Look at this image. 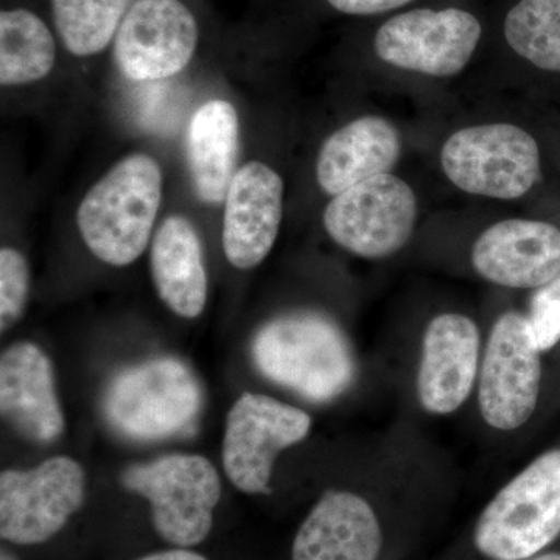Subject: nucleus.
Segmentation results:
<instances>
[{
  "label": "nucleus",
  "mask_w": 560,
  "mask_h": 560,
  "mask_svg": "<svg viewBox=\"0 0 560 560\" xmlns=\"http://www.w3.org/2000/svg\"><path fill=\"white\" fill-rule=\"evenodd\" d=\"M241 127L230 102L210 101L197 109L187 132V161L198 200H226L237 168Z\"/></svg>",
  "instance_id": "obj_20"
},
{
  "label": "nucleus",
  "mask_w": 560,
  "mask_h": 560,
  "mask_svg": "<svg viewBox=\"0 0 560 560\" xmlns=\"http://www.w3.org/2000/svg\"><path fill=\"white\" fill-rule=\"evenodd\" d=\"M541 350L525 315L506 312L495 320L478 375V407L492 429H521L539 404Z\"/></svg>",
  "instance_id": "obj_10"
},
{
  "label": "nucleus",
  "mask_w": 560,
  "mask_h": 560,
  "mask_svg": "<svg viewBox=\"0 0 560 560\" xmlns=\"http://www.w3.org/2000/svg\"><path fill=\"white\" fill-rule=\"evenodd\" d=\"M86 474L79 460L54 456L0 475V537L14 547L46 544L81 510Z\"/></svg>",
  "instance_id": "obj_7"
},
{
  "label": "nucleus",
  "mask_w": 560,
  "mask_h": 560,
  "mask_svg": "<svg viewBox=\"0 0 560 560\" xmlns=\"http://www.w3.org/2000/svg\"><path fill=\"white\" fill-rule=\"evenodd\" d=\"M471 265L495 285L539 289L560 275V230L547 221H499L474 243Z\"/></svg>",
  "instance_id": "obj_15"
},
{
  "label": "nucleus",
  "mask_w": 560,
  "mask_h": 560,
  "mask_svg": "<svg viewBox=\"0 0 560 560\" xmlns=\"http://www.w3.org/2000/svg\"><path fill=\"white\" fill-rule=\"evenodd\" d=\"M534 340L541 352H548L560 341V275L534 293L526 315Z\"/></svg>",
  "instance_id": "obj_25"
},
{
  "label": "nucleus",
  "mask_w": 560,
  "mask_h": 560,
  "mask_svg": "<svg viewBox=\"0 0 560 560\" xmlns=\"http://www.w3.org/2000/svg\"><path fill=\"white\" fill-rule=\"evenodd\" d=\"M197 44V20L180 0H136L114 38V60L128 80L151 83L183 72Z\"/></svg>",
  "instance_id": "obj_12"
},
{
  "label": "nucleus",
  "mask_w": 560,
  "mask_h": 560,
  "mask_svg": "<svg viewBox=\"0 0 560 560\" xmlns=\"http://www.w3.org/2000/svg\"><path fill=\"white\" fill-rule=\"evenodd\" d=\"M400 151L399 131L389 120L360 117L324 140L316 160V180L327 195L337 197L363 180L389 173Z\"/></svg>",
  "instance_id": "obj_18"
},
{
  "label": "nucleus",
  "mask_w": 560,
  "mask_h": 560,
  "mask_svg": "<svg viewBox=\"0 0 560 560\" xmlns=\"http://www.w3.org/2000/svg\"><path fill=\"white\" fill-rule=\"evenodd\" d=\"M151 276L162 302L180 318L200 316L208 301V271L200 235L184 217H168L151 245Z\"/></svg>",
  "instance_id": "obj_19"
},
{
  "label": "nucleus",
  "mask_w": 560,
  "mask_h": 560,
  "mask_svg": "<svg viewBox=\"0 0 560 560\" xmlns=\"http://www.w3.org/2000/svg\"><path fill=\"white\" fill-rule=\"evenodd\" d=\"M57 46L46 24L28 10L0 14V83L21 86L49 75Z\"/></svg>",
  "instance_id": "obj_21"
},
{
  "label": "nucleus",
  "mask_w": 560,
  "mask_h": 560,
  "mask_svg": "<svg viewBox=\"0 0 560 560\" xmlns=\"http://www.w3.org/2000/svg\"><path fill=\"white\" fill-rule=\"evenodd\" d=\"M477 324L459 313H442L427 326L418 370V397L429 415L447 416L469 399L480 375Z\"/></svg>",
  "instance_id": "obj_13"
},
{
  "label": "nucleus",
  "mask_w": 560,
  "mask_h": 560,
  "mask_svg": "<svg viewBox=\"0 0 560 560\" xmlns=\"http://www.w3.org/2000/svg\"><path fill=\"white\" fill-rule=\"evenodd\" d=\"M441 165L453 186L495 200H517L540 176L536 139L511 124L463 128L441 150Z\"/></svg>",
  "instance_id": "obj_6"
},
{
  "label": "nucleus",
  "mask_w": 560,
  "mask_h": 560,
  "mask_svg": "<svg viewBox=\"0 0 560 560\" xmlns=\"http://www.w3.org/2000/svg\"><path fill=\"white\" fill-rule=\"evenodd\" d=\"M528 560H560V552H540Z\"/></svg>",
  "instance_id": "obj_28"
},
{
  "label": "nucleus",
  "mask_w": 560,
  "mask_h": 560,
  "mask_svg": "<svg viewBox=\"0 0 560 560\" xmlns=\"http://www.w3.org/2000/svg\"><path fill=\"white\" fill-rule=\"evenodd\" d=\"M504 36L530 65L560 72V0H521L508 13Z\"/></svg>",
  "instance_id": "obj_23"
},
{
  "label": "nucleus",
  "mask_w": 560,
  "mask_h": 560,
  "mask_svg": "<svg viewBox=\"0 0 560 560\" xmlns=\"http://www.w3.org/2000/svg\"><path fill=\"white\" fill-rule=\"evenodd\" d=\"M0 411L21 436L49 445L65 433L54 363L44 349L20 341L0 357Z\"/></svg>",
  "instance_id": "obj_14"
},
{
  "label": "nucleus",
  "mask_w": 560,
  "mask_h": 560,
  "mask_svg": "<svg viewBox=\"0 0 560 560\" xmlns=\"http://www.w3.org/2000/svg\"><path fill=\"white\" fill-rule=\"evenodd\" d=\"M335 10L353 16H371L400 9L412 0H327Z\"/></svg>",
  "instance_id": "obj_26"
},
{
  "label": "nucleus",
  "mask_w": 560,
  "mask_h": 560,
  "mask_svg": "<svg viewBox=\"0 0 560 560\" xmlns=\"http://www.w3.org/2000/svg\"><path fill=\"white\" fill-rule=\"evenodd\" d=\"M223 249L232 267L250 270L267 259L278 241L283 209V180L259 161L235 173L226 195Z\"/></svg>",
  "instance_id": "obj_16"
},
{
  "label": "nucleus",
  "mask_w": 560,
  "mask_h": 560,
  "mask_svg": "<svg viewBox=\"0 0 560 560\" xmlns=\"http://www.w3.org/2000/svg\"><path fill=\"white\" fill-rule=\"evenodd\" d=\"M136 560H209L200 552L191 550V548L172 547L168 550L150 552Z\"/></svg>",
  "instance_id": "obj_27"
},
{
  "label": "nucleus",
  "mask_w": 560,
  "mask_h": 560,
  "mask_svg": "<svg viewBox=\"0 0 560 560\" xmlns=\"http://www.w3.org/2000/svg\"><path fill=\"white\" fill-rule=\"evenodd\" d=\"M311 430L312 418L301 408L264 394H242L228 412L221 448L224 474L242 492L270 495L276 459Z\"/></svg>",
  "instance_id": "obj_8"
},
{
  "label": "nucleus",
  "mask_w": 560,
  "mask_h": 560,
  "mask_svg": "<svg viewBox=\"0 0 560 560\" xmlns=\"http://www.w3.org/2000/svg\"><path fill=\"white\" fill-rule=\"evenodd\" d=\"M418 198L404 179L385 173L331 198L324 228L331 241L363 259H386L410 242Z\"/></svg>",
  "instance_id": "obj_9"
},
{
  "label": "nucleus",
  "mask_w": 560,
  "mask_h": 560,
  "mask_svg": "<svg viewBox=\"0 0 560 560\" xmlns=\"http://www.w3.org/2000/svg\"><path fill=\"white\" fill-rule=\"evenodd\" d=\"M560 536V448L541 453L486 504L474 526L486 560H528Z\"/></svg>",
  "instance_id": "obj_4"
},
{
  "label": "nucleus",
  "mask_w": 560,
  "mask_h": 560,
  "mask_svg": "<svg viewBox=\"0 0 560 560\" xmlns=\"http://www.w3.org/2000/svg\"><path fill=\"white\" fill-rule=\"evenodd\" d=\"M120 482L149 501L153 528L172 547L194 548L208 539L221 499V478L205 456L173 453L131 464L121 471Z\"/></svg>",
  "instance_id": "obj_5"
},
{
  "label": "nucleus",
  "mask_w": 560,
  "mask_h": 560,
  "mask_svg": "<svg viewBox=\"0 0 560 560\" xmlns=\"http://www.w3.org/2000/svg\"><path fill=\"white\" fill-rule=\"evenodd\" d=\"M480 39V21L469 11L422 9L386 21L374 47L386 65L444 79L469 65Z\"/></svg>",
  "instance_id": "obj_11"
},
{
  "label": "nucleus",
  "mask_w": 560,
  "mask_h": 560,
  "mask_svg": "<svg viewBox=\"0 0 560 560\" xmlns=\"http://www.w3.org/2000/svg\"><path fill=\"white\" fill-rule=\"evenodd\" d=\"M385 534L381 517L359 493L324 492L302 521L291 560H381Z\"/></svg>",
  "instance_id": "obj_17"
},
{
  "label": "nucleus",
  "mask_w": 560,
  "mask_h": 560,
  "mask_svg": "<svg viewBox=\"0 0 560 560\" xmlns=\"http://www.w3.org/2000/svg\"><path fill=\"white\" fill-rule=\"evenodd\" d=\"M136 0H51L62 44L75 57L101 54Z\"/></svg>",
  "instance_id": "obj_22"
},
{
  "label": "nucleus",
  "mask_w": 560,
  "mask_h": 560,
  "mask_svg": "<svg viewBox=\"0 0 560 560\" xmlns=\"http://www.w3.org/2000/svg\"><path fill=\"white\" fill-rule=\"evenodd\" d=\"M0 560H18L16 556L13 552L2 550V555H0Z\"/></svg>",
  "instance_id": "obj_29"
},
{
  "label": "nucleus",
  "mask_w": 560,
  "mask_h": 560,
  "mask_svg": "<svg viewBox=\"0 0 560 560\" xmlns=\"http://www.w3.org/2000/svg\"><path fill=\"white\" fill-rule=\"evenodd\" d=\"M162 198V172L149 154L117 162L81 201L77 224L98 260L127 267L149 246Z\"/></svg>",
  "instance_id": "obj_2"
},
{
  "label": "nucleus",
  "mask_w": 560,
  "mask_h": 560,
  "mask_svg": "<svg viewBox=\"0 0 560 560\" xmlns=\"http://www.w3.org/2000/svg\"><path fill=\"white\" fill-rule=\"evenodd\" d=\"M31 296V270L20 250H0V329L10 330L24 315Z\"/></svg>",
  "instance_id": "obj_24"
},
{
  "label": "nucleus",
  "mask_w": 560,
  "mask_h": 560,
  "mask_svg": "<svg viewBox=\"0 0 560 560\" xmlns=\"http://www.w3.org/2000/svg\"><path fill=\"white\" fill-rule=\"evenodd\" d=\"M205 390L189 364L160 357L114 375L103 396L110 429L127 440L158 442L194 431Z\"/></svg>",
  "instance_id": "obj_3"
},
{
  "label": "nucleus",
  "mask_w": 560,
  "mask_h": 560,
  "mask_svg": "<svg viewBox=\"0 0 560 560\" xmlns=\"http://www.w3.org/2000/svg\"><path fill=\"white\" fill-rule=\"evenodd\" d=\"M254 364L268 381L313 404L341 397L357 377L352 345L324 313H283L257 330Z\"/></svg>",
  "instance_id": "obj_1"
}]
</instances>
